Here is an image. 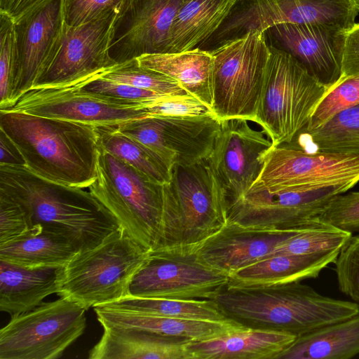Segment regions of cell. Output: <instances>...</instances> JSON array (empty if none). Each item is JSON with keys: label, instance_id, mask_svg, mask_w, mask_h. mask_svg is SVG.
Returning <instances> with one entry per match:
<instances>
[{"label": "cell", "instance_id": "obj_1", "mask_svg": "<svg viewBox=\"0 0 359 359\" xmlns=\"http://www.w3.org/2000/svg\"><path fill=\"white\" fill-rule=\"evenodd\" d=\"M0 129L20 151L25 167L37 176L79 188H88L96 179V126L0 110Z\"/></svg>", "mask_w": 359, "mask_h": 359}, {"label": "cell", "instance_id": "obj_2", "mask_svg": "<svg viewBox=\"0 0 359 359\" xmlns=\"http://www.w3.org/2000/svg\"><path fill=\"white\" fill-rule=\"evenodd\" d=\"M0 192L23 207L32 226L64 234L79 252L96 247L121 226L90 191L47 180L25 166L0 165Z\"/></svg>", "mask_w": 359, "mask_h": 359}, {"label": "cell", "instance_id": "obj_3", "mask_svg": "<svg viewBox=\"0 0 359 359\" xmlns=\"http://www.w3.org/2000/svg\"><path fill=\"white\" fill-rule=\"evenodd\" d=\"M224 314L245 327L296 338L359 313V304L322 295L296 281L252 288L225 287L214 299Z\"/></svg>", "mask_w": 359, "mask_h": 359}, {"label": "cell", "instance_id": "obj_4", "mask_svg": "<svg viewBox=\"0 0 359 359\" xmlns=\"http://www.w3.org/2000/svg\"><path fill=\"white\" fill-rule=\"evenodd\" d=\"M225 191L209 158L173 165L163 185L160 228L150 251L189 252L227 223Z\"/></svg>", "mask_w": 359, "mask_h": 359}, {"label": "cell", "instance_id": "obj_5", "mask_svg": "<svg viewBox=\"0 0 359 359\" xmlns=\"http://www.w3.org/2000/svg\"><path fill=\"white\" fill-rule=\"evenodd\" d=\"M121 226L96 247L80 251L62 268L57 295L90 307L118 301L149 255Z\"/></svg>", "mask_w": 359, "mask_h": 359}, {"label": "cell", "instance_id": "obj_6", "mask_svg": "<svg viewBox=\"0 0 359 359\" xmlns=\"http://www.w3.org/2000/svg\"><path fill=\"white\" fill-rule=\"evenodd\" d=\"M270 51L254 122L278 146L291 143L307 126L330 88L284 50L270 45Z\"/></svg>", "mask_w": 359, "mask_h": 359}, {"label": "cell", "instance_id": "obj_7", "mask_svg": "<svg viewBox=\"0 0 359 359\" xmlns=\"http://www.w3.org/2000/svg\"><path fill=\"white\" fill-rule=\"evenodd\" d=\"M163 185L99 147L96 179L89 191L149 251L160 228Z\"/></svg>", "mask_w": 359, "mask_h": 359}, {"label": "cell", "instance_id": "obj_8", "mask_svg": "<svg viewBox=\"0 0 359 359\" xmlns=\"http://www.w3.org/2000/svg\"><path fill=\"white\" fill-rule=\"evenodd\" d=\"M210 52L213 114L254 122L271 53L265 33L251 30Z\"/></svg>", "mask_w": 359, "mask_h": 359}, {"label": "cell", "instance_id": "obj_9", "mask_svg": "<svg viewBox=\"0 0 359 359\" xmlns=\"http://www.w3.org/2000/svg\"><path fill=\"white\" fill-rule=\"evenodd\" d=\"M87 310L64 297L11 316L0 330V359H56L84 332Z\"/></svg>", "mask_w": 359, "mask_h": 359}, {"label": "cell", "instance_id": "obj_10", "mask_svg": "<svg viewBox=\"0 0 359 359\" xmlns=\"http://www.w3.org/2000/svg\"><path fill=\"white\" fill-rule=\"evenodd\" d=\"M262 169L248 191H302L359 182V156L309 151L290 144L273 146L262 156ZM247 191V192H248Z\"/></svg>", "mask_w": 359, "mask_h": 359}, {"label": "cell", "instance_id": "obj_11", "mask_svg": "<svg viewBox=\"0 0 359 359\" xmlns=\"http://www.w3.org/2000/svg\"><path fill=\"white\" fill-rule=\"evenodd\" d=\"M229 276L201 263L195 252L149 251L126 297L215 299Z\"/></svg>", "mask_w": 359, "mask_h": 359}, {"label": "cell", "instance_id": "obj_12", "mask_svg": "<svg viewBox=\"0 0 359 359\" xmlns=\"http://www.w3.org/2000/svg\"><path fill=\"white\" fill-rule=\"evenodd\" d=\"M358 14L359 0H237L220 31L228 40L282 23L330 24L348 32Z\"/></svg>", "mask_w": 359, "mask_h": 359}, {"label": "cell", "instance_id": "obj_13", "mask_svg": "<svg viewBox=\"0 0 359 359\" xmlns=\"http://www.w3.org/2000/svg\"><path fill=\"white\" fill-rule=\"evenodd\" d=\"M2 111L81 122L96 127L116 126L149 115L145 104L89 91L79 83L32 88L20 96L13 107Z\"/></svg>", "mask_w": 359, "mask_h": 359}, {"label": "cell", "instance_id": "obj_14", "mask_svg": "<svg viewBox=\"0 0 359 359\" xmlns=\"http://www.w3.org/2000/svg\"><path fill=\"white\" fill-rule=\"evenodd\" d=\"M213 114L182 117H145L116 128L156 152L172 169L209 158L220 128Z\"/></svg>", "mask_w": 359, "mask_h": 359}, {"label": "cell", "instance_id": "obj_15", "mask_svg": "<svg viewBox=\"0 0 359 359\" xmlns=\"http://www.w3.org/2000/svg\"><path fill=\"white\" fill-rule=\"evenodd\" d=\"M352 187L337 184L302 191H248L229 205L227 222L257 229H299L318 217L334 196Z\"/></svg>", "mask_w": 359, "mask_h": 359}, {"label": "cell", "instance_id": "obj_16", "mask_svg": "<svg viewBox=\"0 0 359 359\" xmlns=\"http://www.w3.org/2000/svg\"><path fill=\"white\" fill-rule=\"evenodd\" d=\"M117 15L76 27L65 22L59 47L32 88L73 86L116 65L109 47Z\"/></svg>", "mask_w": 359, "mask_h": 359}, {"label": "cell", "instance_id": "obj_17", "mask_svg": "<svg viewBox=\"0 0 359 359\" xmlns=\"http://www.w3.org/2000/svg\"><path fill=\"white\" fill-rule=\"evenodd\" d=\"M266 135L245 118L221 121L209 160L225 191L228 206L242 198L259 177L262 156L273 145Z\"/></svg>", "mask_w": 359, "mask_h": 359}, {"label": "cell", "instance_id": "obj_18", "mask_svg": "<svg viewBox=\"0 0 359 359\" xmlns=\"http://www.w3.org/2000/svg\"><path fill=\"white\" fill-rule=\"evenodd\" d=\"M185 0H130L114 21L109 53L116 63L166 53L175 16Z\"/></svg>", "mask_w": 359, "mask_h": 359}, {"label": "cell", "instance_id": "obj_19", "mask_svg": "<svg viewBox=\"0 0 359 359\" xmlns=\"http://www.w3.org/2000/svg\"><path fill=\"white\" fill-rule=\"evenodd\" d=\"M64 6L65 0H45L15 22L18 63L13 106L33 88L54 57L65 24Z\"/></svg>", "mask_w": 359, "mask_h": 359}, {"label": "cell", "instance_id": "obj_20", "mask_svg": "<svg viewBox=\"0 0 359 359\" xmlns=\"http://www.w3.org/2000/svg\"><path fill=\"white\" fill-rule=\"evenodd\" d=\"M269 30L276 47L294 57L322 84L331 89L341 81L347 31L324 23H282Z\"/></svg>", "mask_w": 359, "mask_h": 359}, {"label": "cell", "instance_id": "obj_21", "mask_svg": "<svg viewBox=\"0 0 359 359\" xmlns=\"http://www.w3.org/2000/svg\"><path fill=\"white\" fill-rule=\"evenodd\" d=\"M302 227L274 230L245 227L227 222L194 252L201 263L229 276L269 256L278 246L299 232Z\"/></svg>", "mask_w": 359, "mask_h": 359}, {"label": "cell", "instance_id": "obj_22", "mask_svg": "<svg viewBox=\"0 0 359 359\" xmlns=\"http://www.w3.org/2000/svg\"><path fill=\"white\" fill-rule=\"evenodd\" d=\"M102 327L144 332L187 341L224 334L244 325L231 320H199L119 311L102 305L93 307Z\"/></svg>", "mask_w": 359, "mask_h": 359}, {"label": "cell", "instance_id": "obj_23", "mask_svg": "<svg viewBox=\"0 0 359 359\" xmlns=\"http://www.w3.org/2000/svg\"><path fill=\"white\" fill-rule=\"evenodd\" d=\"M296 337L242 327L213 338L185 344L187 359H277Z\"/></svg>", "mask_w": 359, "mask_h": 359}, {"label": "cell", "instance_id": "obj_24", "mask_svg": "<svg viewBox=\"0 0 359 359\" xmlns=\"http://www.w3.org/2000/svg\"><path fill=\"white\" fill-rule=\"evenodd\" d=\"M339 253L272 255L231 273L226 287H261L316 278Z\"/></svg>", "mask_w": 359, "mask_h": 359}, {"label": "cell", "instance_id": "obj_25", "mask_svg": "<svg viewBox=\"0 0 359 359\" xmlns=\"http://www.w3.org/2000/svg\"><path fill=\"white\" fill-rule=\"evenodd\" d=\"M63 267L27 269L0 259V311L20 314L57 294Z\"/></svg>", "mask_w": 359, "mask_h": 359}, {"label": "cell", "instance_id": "obj_26", "mask_svg": "<svg viewBox=\"0 0 359 359\" xmlns=\"http://www.w3.org/2000/svg\"><path fill=\"white\" fill-rule=\"evenodd\" d=\"M79 250L64 234L34 224L0 247V259L27 269L65 266Z\"/></svg>", "mask_w": 359, "mask_h": 359}, {"label": "cell", "instance_id": "obj_27", "mask_svg": "<svg viewBox=\"0 0 359 359\" xmlns=\"http://www.w3.org/2000/svg\"><path fill=\"white\" fill-rule=\"evenodd\" d=\"M143 67L175 79L190 95L212 110V56L199 48L178 52L147 54L136 58Z\"/></svg>", "mask_w": 359, "mask_h": 359}, {"label": "cell", "instance_id": "obj_28", "mask_svg": "<svg viewBox=\"0 0 359 359\" xmlns=\"http://www.w3.org/2000/svg\"><path fill=\"white\" fill-rule=\"evenodd\" d=\"M89 359H187V341L158 335L103 327Z\"/></svg>", "mask_w": 359, "mask_h": 359}, {"label": "cell", "instance_id": "obj_29", "mask_svg": "<svg viewBox=\"0 0 359 359\" xmlns=\"http://www.w3.org/2000/svg\"><path fill=\"white\" fill-rule=\"evenodd\" d=\"M237 0H185L170 32L167 53L198 48L219 27Z\"/></svg>", "mask_w": 359, "mask_h": 359}, {"label": "cell", "instance_id": "obj_30", "mask_svg": "<svg viewBox=\"0 0 359 359\" xmlns=\"http://www.w3.org/2000/svg\"><path fill=\"white\" fill-rule=\"evenodd\" d=\"M359 354V313L296 338L277 359H349Z\"/></svg>", "mask_w": 359, "mask_h": 359}, {"label": "cell", "instance_id": "obj_31", "mask_svg": "<svg viewBox=\"0 0 359 359\" xmlns=\"http://www.w3.org/2000/svg\"><path fill=\"white\" fill-rule=\"evenodd\" d=\"M102 306L128 312L199 320H229L214 299L125 297Z\"/></svg>", "mask_w": 359, "mask_h": 359}, {"label": "cell", "instance_id": "obj_32", "mask_svg": "<svg viewBox=\"0 0 359 359\" xmlns=\"http://www.w3.org/2000/svg\"><path fill=\"white\" fill-rule=\"evenodd\" d=\"M96 129L100 147L161 184L170 182L171 168L156 152L121 133L116 126Z\"/></svg>", "mask_w": 359, "mask_h": 359}, {"label": "cell", "instance_id": "obj_33", "mask_svg": "<svg viewBox=\"0 0 359 359\" xmlns=\"http://www.w3.org/2000/svg\"><path fill=\"white\" fill-rule=\"evenodd\" d=\"M305 132L310 148L317 151L359 156V104L331 116L319 127Z\"/></svg>", "mask_w": 359, "mask_h": 359}, {"label": "cell", "instance_id": "obj_34", "mask_svg": "<svg viewBox=\"0 0 359 359\" xmlns=\"http://www.w3.org/2000/svg\"><path fill=\"white\" fill-rule=\"evenodd\" d=\"M352 235L316 217L306 224L299 232L278 246L268 257L276 255H323L340 252Z\"/></svg>", "mask_w": 359, "mask_h": 359}, {"label": "cell", "instance_id": "obj_35", "mask_svg": "<svg viewBox=\"0 0 359 359\" xmlns=\"http://www.w3.org/2000/svg\"><path fill=\"white\" fill-rule=\"evenodd\" d=\"M98 76L107 80L128 84L159 95H189L175 79L140 66L136 58L116 64Z\"/></svg>", "mask_w": 359, "mask_h": 359}, {"label": "cell", "instance_id": "obj_36", "mask_svg": "<svg viewBox=\"0 0 359 359\" xmlns=\"http://www.w3.org/2000/svg\"><path fill=\"white\" fill-rule=\"evenodd\" d=\"M15 22L0 11V110L13 106L12 95L17 74Z\"/></svg>", "mask_w": 359, "mask_h": 359}, {"label": "cell", "instance_id": "obj_37", "mask_svg": "<svg viewBox=\"0 0 359 359\" xmlns=\"http://www.w3.org/2000/svg\"><path fill=\"white\" fill-rule=\"evenodd\" d=\"M357 104H359V75L344 78L319 103L302 131L312 130L339 111Z\"/></svg>", "mask_w": 359, "mask_h": 359}, {"label": "cell", "instance_id": "obj_38", "mask_svg": "<svg viewBox=\"0 0 359 359\" xmlns=\"http://www.w3.org/2000/svg\"><path fill=\"white\" fill-rule=\"evenodd\" d=\"M130 0H65V20L76 27L120 14Z\"/></svg>", "mask_w": 359, "mask_h": 359}, {"label": "cell", "instance_id": "obj_39", "mask_svg": "<svg viewBox=\"0 0 359 359\" xmlns=\"http://www.w3.org/2000/svg\"><path fill=\"white\" fill-rule=\"evenodd\" d=\"M334 264L339 290L359 304V234L349 238Z\"/></svg>", "mask_w": 359, "mask_h": 359}, {"label": "cell", "instance_id": "obj_40", "mask_svg": "<svg viewBox=\"0 0 359 359\" xmlns=\"http://www.w3.org/2000/svg\"><path fill=\"white\" fill-rule=\"evenodd\" d=\"M318 217L352 234L359 233V191L343 193L334 196Z\"/></svg>", "mask_w": 359, "mask_h": 359}, {"label": "cell", "instance_id": "obj_41", "mask_svg": "<svg viewBox=\"0 0 359 359\" xmlns=\"http://www.w3.org/2000/svg\"><path fill=\"white\" fill-rule=\"evenodd\" d=\"M32 227L31 220L23 207L0 192V247L23 235Z\"/></svg>", "mask_w": 359, "mask_h": 359}, {"label": "cell", "instance_id": "obj_42", "mask_svg": "<svg viewBox=\"0 0 359 359\" xmlns=\"http://www.w3.org/2000/svg\"><path fill=\"white\" fill-rule=\"evenodd\" d=\"M79 84L89 91L145 104L161 95H164L128 84L107 80L98 75Z\"/></svg>", "mask_w": 359, "mask_h": 359}, {"label": "cell", "instance_id": "obj_43", "mask_svg": "<svg viewBox=\"0 0 359 359\" xmlns=\"http://www.w3.org/2000/svg\"><path fill=\"white\" fill-rule=\"evenodd\" d=\"M359 75V24L347 32L342 60V77Z\"/></svg>", "mask_w": 359, "mask_h": 359}, {"label": "cell", "instance_id": "obj_44", "mask_svg": "<svg viewBox=\"0 0 359 359\" xmlns=\"http://www.w3.org/2000/svg\"><path fill=\"white\" fill-rule=\"evenodd\" d=\"M0 156V165H25V159L16 145L1 129Z\"/></svg>", "mask_w": 359, "mask_h": 359}, {"label": "cell", "instance_id": "obj_45", "mask_svg": "<svg viewBox=\"0 0 359 359\" xmlns=\"http://www.w3.org/2000/svg\"><path fill=\"white\" fill-rule=\"evenodd\" d=\"M44 1L45 0H0V11L6 13L15 22Z\"/></svg>", "mask_w": 359, "mask_h": 359}]
</instances>
